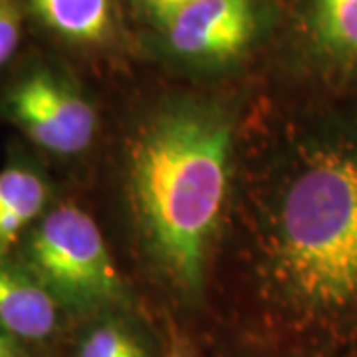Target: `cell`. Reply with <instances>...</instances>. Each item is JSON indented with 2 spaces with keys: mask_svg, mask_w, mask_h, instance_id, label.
I'll list each match as a JSON object with an SVG mask.
<instances>
[{
  "mask_svg": "<svg viewBox=\"0 0 357 357\" xmlns=\"http://www.w3.org/2000/svg\"><path fill=\"white\" fill-rule=\"evenodd\" d=\"M250 189V252L272 314L314 344L357 342V131L306 129Z\"/></svg>",
  "mask_w": 357,
  "mask_h": 357,
  "instance_id": "cell-1",
  "label": "cell"
},
{
  "mask_svg": "<svg viewBox=\"0 0 357 357\" xmlns=\"http://www.w3.org/2000/svg\"><path fill=\"white\" fill-rule=\"evenodd\" d=\"M234 123L206 100H171L128 147V201L141 248L161 282L195 302L230 191Z\"/></svg>",
  "mask_w": 357,
  "mask_h": 357,
  "instance_id": "cell-2",
  "label": "cell"
},
{
  "mask_svg": "<svg viewBox=\"0 0 357 357\" xmlns=\"http://www.w3.org/2000/svg\"><path fill=\"white\" fill-rule=\"evenodd\" d=\"M14 256L72 321L129 307V294L102 230L76 203L50 206Z\"/></svg>",
  "mask_w": 357,
  "mask_h": 357,
  "instance_id": "cell-3",
  "label": "cell"
},
{
  "mask_svg": "<svg viewBox=\"0 0 357 357\" xmlns=\"http://www.w3.org/2000/svg\"><path fill=\"white\" fill-rule=\"evenodd\" d=\"M0 115L46 153H84L98 133V112L76 82L52 68L26 72L0 96Z\"/></svg>",
  "mask_w": 357,
  "mask_h": 357,
  "instance_id": "cell-4",
  "label": "cell"
},
{
  "mask_svg": "<svg viewBox=\"0 0 357 357\" xmlns=\"http://www.w3.org/2000/svg\"><path fill=\"white\" fill-rule=\"evenodd\" d=\"M258 20V0H192L163 32L169 50L185 62L229 64L248 50Z\"/></svg>",
  "mask_w": 357,
  "mask_h": 357,
  "instance_id": "cell-5",
  "label": "cell"
},
{
  "mask_svg": "<svg viewBox=\"0 0 357 357\" xmlns=\"http://www.w3.org/2000/svg\"><path fill=\"white\" fill-rule=\"evenodd\" d=\"M72 319L40 280L16 258L0 260V330L30 351L52 345Z\"/></svg>",
  "mask_w": 357,
  "mask_h": 357,
  "instance_id": "cell-6",
  "label": "cell"
},
{
  "mask_svg": "<svg viewBox=\"0 0 357 357\" xmlns=\"http://www.w3.org/2000/svg\"><path fill=\"white\" fill-rule=\"evenodd\" d=\"M300 34L314 64L337 84H357V0H296Z\"/></svg>",
  "mask_w": 357,
  "mask_h": 357,
  "instance_id": "cell-7",
  "label": "cell"
},
{
  "mask_svg": "<svg viewBox=\"0 0 357 357\" xmlns=\"http://www.w3.org/2000/svg\"><path fill=\"white\" fill-rule=\"evenodd\" d=\"M50 183L30 163L13 161L0 171V260L16 255L28 230L50 208Z\"/></svg>",
  "mask_w": 357,
  "mask_h": 357,
  "instance_id": "cell-8",
  "label": "cell"
},
{
  "mask_svg": "<svg viewBox=\"0 0 357 357\" xmlns=\"http://www.w3.org/2000/svg\"><path fill=\"white\" fill-rule=\"evenodd\" d=\"M70 357H163L151 333L129 318L128 310L103 312L77 321Z\"/></svg>",
  "mask_w": 357,
  "mask_h": 357,
  "instance_id": "cell-9",
  "label": "cell"
},
{
  "mask_svg": "<svg viewBox=\"0 0 357 357\" xmlns=\"http://www.w3.org/2000/svg\"><path fill=\"white\" fill-rule=\"evenodd\" d=\"M38 20L72 44H102L114 32L112 0H28Z\"/></svg>",
  "mask_w": 357,
  "mask_h": 357,
  "instance_id": "cell-10",
  "label": "cell"
},
{
  "mask_svg": "<svg viewBox=\"0 0 357 357\" xmlns=\"http://www.w3.org/2000/svg\"><path fill=\"white\" fill-rule=\"evenodd\" d=\"M22 36V16L16 0H0V66H4L18 50Z\"/></svg>",
  "mask_w": 357,
  "mask_h": 357,
  "instance_id": "cell-11",
  "label": "cell"
},
{
  "mask_svg": "<svg viewBox=\"0 0 357 357\" xmlns=\"http://www.w3.org/2000/svg\"><path fill=\"white\" fill-rule=\"evenodd\" d=\"M135 2L151 22H155L161 30H165L169 22L192 0H135Z\"/></svg>",
  "mask_w": 357,
  "mask_h": 357,
  "instance_id": "cell-12",
  "label": "cell"
},
{
  "mask_svg": "<svg viewBox=\"0 0 357 357\" xmlns=\"http://www.w3.org/2000/svg\"><path fill=\"white\" fill-rule=\"evenodd\" d=\"M163 357H201L197 347L185 333L177 330L175 326L169 328L165 340V354Z\"/></svg>",
  "mask_w": 357,
  "mask_h": 357,
  "instance_id": "cell-13",
  "label": "cell"
},
{
  "mask_svg": "<svg viewBox=\"0 0 357 357\" xmlns=\"http://www.w3.org/2000/svg\"><path fill=\"white\" fill-rule=\"evenodd\" d=\"M30 354H36V351H30L28 347L18 344L16 340L0 330V357H28Z\"/></svg>",
  "mask_w": 357,
  "mask_h": 357,
  "instance_id": "cell-14",
  "label": "cell"
},
{
  "mask_svg": "<svg viewBox=\"0 0 357 357\" xmlns=\"http://www.w3.org/2000/svg\"><path fill=\"white\" fill-rule=\"evenodd\" d=\"M28 357H52V356H48V354H30Z\"/></svg>",
  "mask_w": 357,
  "mask_h": 357,
  "instance_id": "cell-15",
  "label": "cell"
}]
</instances>
